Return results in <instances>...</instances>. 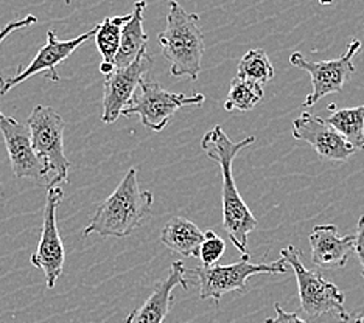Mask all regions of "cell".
<instances>
[{"mask_svg":"<svg viewBox=\"0 0 364 323\" xmlns=\"http://www.w3.org/2000/svg\"><path fill=\"white\" fill-rule=\"evenodd\" d=\"M341 320V323H364V314L361 312H347Z\"/></svg>","mask_w":364,"mask_h":323,"instance_id":"obj_26","label":"cell"},{"mask_svg":"<svg viewBox=\"0 0 364 323\" xmlns=\"http://www.w3.org/2000/svg\"><path fill=\"white\" fill-rule=\"evenodd\" d=\"M288 266L284 260L272 263H252L251 255H242L240 261L228 266L213 264L210 268H195L190 270L198 280L200 285V298L208 300L213 298L220 302V298L228 292H246L247 291V278L257 273H287Z\"/></svg>","mask_w":364,"mask_h":323,"instance_id":"obj_6","label":"cell"},{"mask_svg":"<svg viewBox=\"0 0 364 323\" xmlns=\"http://www.w3.org/2000/svg\"><path fill=\"white\" fill-rule=\"evenodd\" d=\"M95 31L97 28L94 27L92 30L82 33L81 36L69 39V40H60L55 31L52 30L48 31L46 45L39 48L38 55L33 58V61L27 65L26 69L19 70L11 78L0 77V95H6L11 89L19 86L21 82L27 81L31 77H36V75H41V73H47L46 75L47 80L55 81V82L60 81V77H58L56 73V65L63 64L80 45L85 44L90 38H94Z\"/></svg>","mask_w":364,"mask_h":323,"instance_id":"obj_10","label":"cell"},{"mask_svg":"<svg viewBox=\"0 0 364 323\" xmlns=\"http://www.w3.org/2000/svg\"><path fill=\"white\" fill-rule=\"evenodd\" d=\"M264 95L263 86L255 84L252 81L235 77L230 81L228 98L225 102L226 111L247 112L257 106Z\"/></svg>","mask_w":364,"mask_h":323,"instance_id":"obj_20","label":"cell"},{"mask_svg":"<svg viewBox=\"0 0 364 323\" xmlns=\"http://www.w3.org/2000/svg\"><path fill=\"white\" fill-rule=\"evenodd\" d=\"M205 95H184L165 90L159 82L142 81L132 95L129 104L123 109L122 115L132 117L139 115L145 128L161 132L175 117V114L186 106H201Z\"/></svg>","mask_w":364,"mask_h":323,"instance_id":"obj_7","label":"cell"},{"mask_svg":"<svg viewBox=\"0 0 364 323\" xmlns=\"http://www.w3.org/2000/svg\"><path fill=\"white\" fill-rule=\"evenodd\" d=\"M204 234L195 222L182 217L171 218L161 231V241L170 251L182 256H200Z\"/></svg>","mask_w":364,"mask_h":323,"instance_id":"obj_17","label":"cell"},{"mask_svg":"<svg viewBox=\"0 0 364 323\" xmlns=\"http://www.w3.org/2000/svg\"><path fill=\"white\" fill-rule=\"evenodd\" d=\"M0 134L4 137L14 177L39 179L50 173L47 165L39 159L33 149L27 124L19 123L13 117H6L4 112H0Z\"/></svg>","mask_w":364,"mask_h":323,"instance_id":"obj_12","label":"cell"},{"mask_svg":"<svg viewBox=\"0 0 364 323\" xmlns=\"http://www.w3.org/2000/svg\"><path fill=\"white\" fill-rule=\"evenodd\" d=\"M282 260L291 266L299 289L301 308L309 317L314 319L335 311L338 319H343L347 311L344 310L346 295L339 288L326 280L319 272H313L302 263V252L296 246H288L280 252Z\"/></svg>","mask_w":364,"mask_h":323,"instance_id":"obj_4","label":"cell"},{"mask_svg":"<svg viewBox=\"0 0 364 323\" xmlns=\"http://www.w3.org/2000/svg\"><path fill=\"white\" fill-rule=\"evenodd\" d=\"M355 253L358 256V261L361 264V275L364 278V214L358 219L357 226V235H355Z\"/></svg>","mask_w":364,"mask_h":323,"instance_id":"obj_25","label":"cell"},{"mask_svg":"<svg viewBox=\"0 0 364 323\" xmlns=\"http://www.w3.org/2000/svg\"><path fill=\"white\" fill-rule=\"evenodd\" d=\"M226 252V243L225 239L215 234L213 230L204 231V239L200 247V256L198 258L201 260V266L210 268L213 264H218L220 258Z\"/></svg>","mask_w":364,"mask_h":323,"instance_id":"obj_22","label":"cell"},{"mask_svg":"<svg viewBox=\"0 0 364 323\" xmlns=\"http://www.w3.org/2000/svg\"><path fill=\"white\" fill-rule=\"evenodd\" d=\"M146 2H136L132 6L131 19L122 30L120 47L117 56H115V69H125L136 60V58L145 52L148 44V35L144 30V11Z\"/></svg>","mask_w":364,"mask_h":323,"instance_id":"obj_16","label":"cell"},{"mask_svg":"<svg viewBox=\"0 0 364 323\" xmlns=\"http://www.w3.org/2000/svg\"><path fill=\"white\" fill-rule=\"evenodd\" d=\"M159 44L162 56L170 62L173 78L198 80L205 50L200 16L188 13L178 2H170L165 28L159 33Z\"/></svg>","mask_w":364,"mask_h":323,"instance_id":"obj_3","label":"cell"},{"mask_svg":"<svg viewBox=\"0 0 364 323\" xmlns=\"http://www.w3.org/2000/svg\"><path fill=\"white\" fill-rule=\"evenodd\" d=\"M255 142V137H246L240 142H232L221 126H215L201 140V148L205 155L220 167L223 187H221V204H223V229L226 230L230 241L242 255L247 252V236L257 229V219L245 204L234 180L232 165L235 157L242 149Z\"/></svg>","mask_w":364,"mask_h":323,"instance_id":"obj_1","label":"cell"},{"mask_svg":"<svg viewBox=\"0 0 364 323\" xmlns=\"http://www.w3.org/2000/svg\"><path fill=\"white\" fill-rule=\"evenodd\" d=\"M293 137L301 142H307L321 159L346 162L355 154V149L330 126L327 120L302 112L293 121Z\"/></svg>","mask_w":364,"mask_h":323,"instance_id":"obj_13","label":"cell"},{"mask_svg":"<svg viewBox=\"0 0 364 323\" xmlns=\"http://www.w3.org/2000/svg\"><path fill=\"white\" fill-rule=\"evenodd\" d=\"M187 269L182 261H173L168 275L156 285L153 294L146 298V302L131 311L125 323H164L165 317L173 306V289L181 286L188 289V281L186 278Z\"/></svg>","mask_w":364,"mask_h":323,"instance_id":"obj_14","label":"cell"},{"mask_svg":"<svg viewBox=\"0 0 364 323\" xmlns=\"http://www.w3.org/2000/svg\"><path fill=\"white\" fill-rule=\"evenodd\" d=\"M327 123L355 151H364V104L335 109Z\"/></svg>","mask_w":364,"mask_h":323,"instance_id":"obj_18","label":"cell"},{"mask_svg":"<svg viewBox=\"0 0 364 323\" xmlns=\"http://www.w3.org/2000/svg\"><path fill=\"white\" fill-rule=\"evenodd\" d=\"M38 22V18L36 16H33V14H27V16H23V18H21V19H16V21H13V22H10V23H6L5 27L0 30V45H2V43L4 40L11 35L13 31H16V30H21V28H26V27H31V25H35Z\"/></svg>","mask_w":364,"mask_h":323,"instance_id":"obj_23","label":"cell"},{"mask_svg":"<svg viewBox=\"0 0 364 323\" xmlns=\"http://www.w3.org/2000/svg\"><path fill=\"white\" fill-rule=\"evenodd\" d=\"M131 19V13L123 16H114V18H106L102 23L95 25V45L98 53L102 55V62L114 65L115 56H117L120 47L122 30L127 22ZM115 67V65H114Z\"/></svg>","mask_w":364,"mask_h":323,"instance_id":"obj_19","label":"cell"},{"mask_svg":"<svg viewBox=\"0 0 364 323\" xmlns=\"http://www.w3.org/2000/svg\"><path fill=\"white\" fill-rule=\"evenodd\" d=\"M153 56L145 50L128 67L115 69L111 75L105 77L102 114V121L105 124H112L120 117L139 84L144 81L145 75L153 67Z\"/></svg>","mask_w":364,"mask_h":323,"instance_id":"obj_11","label":"cell"},{"mask_svg":"<svg viewBox=\"0 0 364 323\" xmlns=\"http://www.w3.org/2000/svg\"><path fill=\"white\" fill-rule=\"evenodd\" d=\"M361 50V40L353 39L347 45L344 55L336 60L313 62L309 61L302 53L294 52L289 56V64L294 67L305 70L311 78V94L307 95L304 102V107H310L316 104L322 97L330 94L341 92L344 84L355 73L353 58Z\"/></svg>","mask_w":364,"mask_h":323,"instance_id":"obj_8","label":"cell"},{"mask_svg":"<svg viewBox=\"0 0 364 323\" xmlns=\"http://www.w3.org/2000/svg\"><path fill=\"white\" fill-rule=\"evenodd\" d=\"M153 202V193L140 188L137 168H129L114 193L89 219L82 236L127 238L142 224Z\"/></svg>","mask_w":364,"mask_h":323,"instance_id":"obj_2","label":"cell"},{"mask_svg":"<svg viewBox=\"0 0 364 323\" xmlns=\"http://www.w3.org/2000/svg\"><path fill=\"white\" fill-rule=\"evenodd\" d=\"M31 145L36 155L43 160L55 177L48 185H61L69 180L70 162L64 153V128L63 117L53 107L38 104L33 107L27 120Z\"/></svg>","mask_w":364,"mask_h":323,"instance_id":"obj_5","label":"cell"},{"mask_svg":"<svg viewBox=\"0 0 364 323\" xmlns=\"http://www.w3.org/2000/svg\"><path fill=\"white\" fill-rule=\"evenodd\" d=\"M274 67L269 61V56L262 48L250 50L238 62L237 77L252 81L255 84L264 86L268 81L274 78Z\"/></svg>","mask_w":364,"mask_h":323,"instance_id":"obj_21","label":"cell"},{"mask_svg":"<svg viewBox=\"0 0 364 323\" xmlns=\"http://www.w3.org/2000/svg\"><path fill=\"white\" fill-rule=\"evenodd\" d=\"M64 197V190L61 185H48L47 197L43 217V230L36 251L30 256V264L33 268L41 269L46 275V283L48 289H53L58 278L63 275L65 251L58 230L56 212Z\"/></svg>","mask_w":364,"mask_h":323,"instance_id":"obj_9","label":"cell"},{"mask_svg":"<svg viewBox=\"0 0 364 323\" xmlns=\"http://www.w3.org/2000/svg\"><path fill=\"white\" fill-rule=\"evenodd\" d=\"M309 238L311 263L321 269H343L355 251V236H341L333 224L316 226Z\"/></svg>","mask_w":364,"mask_h":323,"instance_id":"obj_15","label":"cell"},{"mask_svg":"<svg viewBox=\"0 0 364 323\" xmlns=\"http://www.w3.org/2000/svg\"><path fill=\"white\" fill-rule=\"evenodd\" d=\"M274 310L277 312V317L264 319V323H309V322L302 320L296 312L285 311L280 303H274Z\"/></svg>","mask_w":364,"mask_h":323,"instance_id":"obj_24","label":"cell"}]
</instances>
